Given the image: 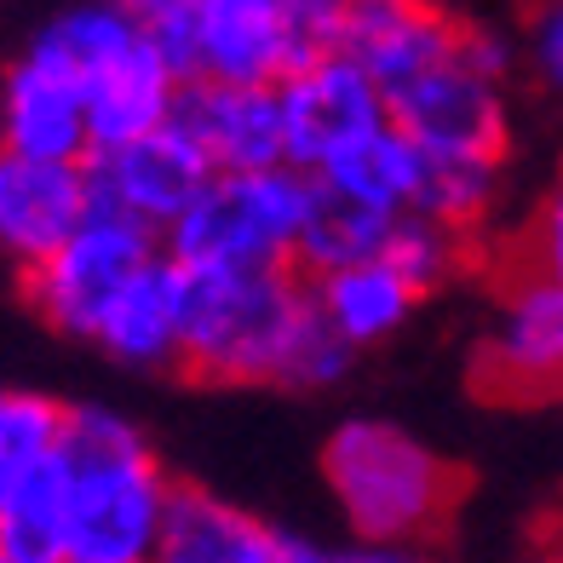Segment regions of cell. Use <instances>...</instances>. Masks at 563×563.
<instances>
[{
	"instance_id": "obj_1",
	"label": "cell",
	"mask_w": 563,
	"mask_h": 563,
	"mask_svg": "<svg viewBox=\"0 0 563 563\" xmlns=\"http://www.w3.org/2000/svg\"><path fill=\"white\" fill-rule=\"evenodd\" d=\"M185 345L178 368L208 386H328L351 345L328 328L299 271H185Z\"/></svg>"
},
{
	"instance_id": "obj_2",
	"label": "cell",
	"mask_w": 563,
	"mask_h": 563,
	"mask_svg": "<svg viewBox=\"0 0 563 563\" xmlns=\"http://www.w3.org/2000/svg\"><path fill=\"white\" fill-rule=\"evenodd\" d=\"M58 460L69 477L64 563H150L173 483L133 426L110 408H69Z\"/></svg>"
},
{
	"instance_id": "obj_3",
	"label": "cell",
	"mask_w": 563,
	"mask_h": 563,
	"mask_svg": "<svg viewBox=\"0 0 563 563\" xmlns=\"http://www.w3.org/2000/svg\"><path fill=\"white\" fill-rule=\"evenodd\" d=\"M322 477L363 547H426L472 489L454 460L391 420H345L322 449Z\"/></svg>"
},
{
	"instance_id": "obj_4",
	"label": "cell",
	"mask_w": 563,
	"mask_h": 563,
	"mask_svg": "<svg viewBox=\"0 0 563 563\" xmlns=\"http://www.w3.org/2000/svg\"><path fill=\"white\" fill-rule=\"evenodd\" d=\"M311 178L294 167L276 173H219L196 208L167 230V260L185 271H294Z\"/></svg>"
},
{
	"instance_id": "obj_5",
	"label": "cell",
	"mask_w": 563,
	"mask_h": 563,
	"mask_svg": "<svg viewBox=\"0 0 563 563\" xmlns=\"http://www.w3.org/2000/svg\"><path fill=\"white\" fill-rule=\"evenodd\" d=\"M150 260H156V236L133 219H115L92 208L87 224L35 271H23V299L35 311L64 328V334H98V322L115 305V294L133 282Z\"/></svg>"
},
{
	"instance_id": "obj_6",
	"label": "cell",
	"mask_w": 563,
	"mask_h": 563,
	"mask_svg": "<svg viewBox=\"0 0 563 563\" xmlns=\"http://www.w3.org/2000/svg\"><path fill=\"white\" fill-rule=\"evenodd\" d=\"M276 98H282V126H288V167L305 178L328 173L356 144H368L374 133L391 126L386 92L345 53H322L311 64H299L276 87Z\"/></svg>"
},
{
	"instance_id": "obj_7",
	"label": "cell",
	"mask_w": 563,
	"mask_h": 563,
	"mask_svg": "<svg viewBox=\"0 0 563 563\" xmlns=\"http://www.w3.org/2000/svg\"><path fill=\"white\" fill-rule=\"evenodd\" d=\"M208 156L178 133V126H162L126 150H110V156H87V185H92V208H104L115 219L144 224L150 236H167V230L196 208V196L213 185Z\"/></svg>"
},
{
	"instance_id": "obj_8",
	"label": "cell",
	"mask_w": 563,
	"mask_h": 563,
	"mask_svg": "<svg viewBox=\"0 0 563 563\" xmlns=\"http://www.w3.org/2000/svg\"><path fill=\"white\" fill-rule=\"evenodd\" d=\"M386 104H391V126L415 150H426V156H472V162H495V167L506 156L500 92L460 58L386 92Z\"/></svg>"
},
{
	"instance_id": "obj_9",
	"label": "cell",
	"mask_w": 563,
	"mask_h": 563,
	"mask_svg": "<svg viewBox=\"0 0 563 563\" xmlns=\"http://www.w3.org/2000/svg\"><path fill=\"white\" fill-rule=\"evenodd\" d=\"M472 391L506 408L563 397V288L529 282L506 294L500 334L483 340L472 356Z\"/></svg>"
},
{
	"instance_id": "obj_10",
	"label": "cell",
	"mask_w": 563,
	"mask_h": 563,
	"mask_svg": "<svg viewBox=\"0 0 563 563\" xmlns=\"http://www.w3.org/2000/svg\"><path fill=\"white\" fill-rule=\"evenodd\" d=\"M213 173H276L288 167V126H282L276 87H178L173 121Z\"/></svg>"
},
{
	"instance_id": "obj_11",
	"label": "cell",
	"mask_w": 563,
	"mask_h": 563,
	"mask_svg": "<svg viewBox=\"0 0 563 563\" xmlns=\"http://www.w3.org/2000/svg\"><path fill=\"white\" fill-rule=\"evenodd\" d=\"M328 552L294 529H271L196 483H173L162 541L150 563H322Z\"/></svg>"
},
{
	"instance_id": "obj_12",
	"label": "cell",
	"mask_w": 563,
	"mask_h": 563,
	"mask_svg": "<svg viewBox=\"0 0 563 563\" xmlns=\"http://www.w3.org/2000/svg\"><path fill=\"white\" fill-rule=\"evenodd\" d=\"M460 35H466V23H454L431 0H356L334 35V53L374 75L379 92H397L415 75L449 64L460 53Z\"/></svg>"
},
{
	"instance_id": "obj_13",
	"label": "cell",
	"mask_w": 563,
	"mask_h": 563,
	"mask_svg": "<svg viewBox=\"0 0 563 563\" xmlns=\"http://www.w3.org/2000/svg\"><path fill=\"white\" fill-rule=\"evenodd\" d=\"M305 64L276 0H196V69L213 87H282Z\"/></svg>"
},
{
	"instance_id": "obj_14",
	"label": "cell",
	"mask_w": 563,
	"mask_h": 563,
	"mask_svg": "<svg viewBox=\"0 0 563 563\" xmlns=\"http://www.w3.org/2000/svg\"><path fill=\"white\" fill-rule=\"evenodd\" d=\"M92 213V185L87 162H30L0 150V247L12 253L23 271H35L41 260L75 236Z\"/></svg>"
},
{
	"instance_id": "obj_15",
	"label": "cell",
	"mask_w": 563,
	"mask_h": 563,
	"mask_svg": "<svg viewBox=\"0 0 563 563\" xmlns=\"http://www.w3.org/2000/svg\"><path fill=\"white\" fill-rule=\"evenodd\" d=\"M0 150L30 162H69L81 167L92 156L87 133V87L75 75L53 69L46 58H18L0 87Z\"/></svg>"
},
{
	"instance_id": "obj_16",
	"label": "cell",
	"mask_w": 563,
	"mask_h": 563,
	"mask_svg": "<svg viewBox=\"0 0 563 563\" xmlns=\"http://www.w3.org/2000/svg\"><path fill=\"white\" fill-rule=\"evenodd\" d=\"M178 104V75L167 69V58L150 46V35L121 53L98 81L87 87V133H92V156L126 150L150 133H162Z\"/></svg>"
},
{
	"instance_id": "obj_17",
	"label": "cell",
	"mask_w": 563,
	"mask_h": 563,
	"mask_svg": "<svg viewBox=\"0 0 563 563\" xmlns=\"http://www.w3.org/2000/svg\"><path fill=\"white\" fill-rule=\"evenodd\" d=\"M185 294H190L185 265H173L167 253H156V260L115 294V305L104 311L92 340L110 356L139 363V368L178 363V345H185Z\"/></svg>"
},
{
	"instance_id": "obj_18",
	"label": "cell",
	"mask_w": 563,
	"mask_h": 563,
	"mask_svg": "<svg viewBox=\"0 0 563 563\" xmlns=\"http://www.w3.org/2000/svg\"><path fill=\"white\" fill-rule=\"evenodd\" d=\"M391 213L368 208L334 185L311 178V201H305V224H299V247H294V271L305 282H322L334 271H351V265H368L386 253L391 242Z\"/></svg>"
},
{
	"instance_id": "obj_19",
	"label": "cell",
	"mask_w": 563,
	"mask_h": 563,
	"mask_svg": "<svg viewBox=\"0 0 563 563\" xmlns=\"http://www.w3.org/2000/svg\"><path fill=\"white\" fill-rule=\"evenodd\" d=\"M311 294L322 305L328 328H334L351 351L386 340L391 328L415 311V299H420L386 260H368V265H351V271L322 276V282H311Z\"/></svg>"
},
{
	"instance_id": "obj_20",
	"label": "cell",
	"mask_w": 563,
	"mask_h": 563,
	"mask_svg": "<svg viewBox=\"0 0 563 563\" xmlns=\"http://www.w3.org/2000/svg\"><path fill=\"white\" fill-rule=\"evenodd\" d=\"M139 41H144V30L115 7V0H92V7H75L58 23H46L30 53L46 58L53 69H64V75H75L81 87H92L98 75H104L121 53H133Z\"/></svg>"
},
{
	"instance_id": "obj_21",
	"label": "cell",
	"mask_w": 563,
	"mask_h": 563,
	"mask_svg": "<svg viewBox=\"0 0 563 563\" xmlns=\"http://www.w3.org/2000/svg\"><path fill=\"white\" fill-rule=\"evenodd\" d=\"M69 529V477L53 454L0 511V563H64Z\"/></svg>"
},
{
	"instance_id": "obj_22",
	"label": "cell",
	"mask_w": 563,
	"mask_h": 563,
	"mask_svg": "<svg viewBox=\"0 0 563 563\" xmlns=\"http://www.w3.org/2000/svg\"><path fill=\"white\" fill-rule=\"evenodd\" d=\"M322 185H334L356 201H368V208L402 219L408 208H415V190H420V150L408 144L397 126H386V133H374L368 144H356L351 156H340L328 173H317Z\"/></svg>"
},
{
	"instance_id": "obj_23",
	"label": "cell",
	"mask_w": 563,
	"mask_h": 563,
	"mask_svg": "<svg viewBox=\"0 0 563 563\" xmlns=\"http://www.w3.org/2000/svg\"><path fill=\"white\" fill-rule=\"evenodd\" d=\"M64 415L69 408H58L53 397L0 391V511H7V500L58 454Z\"/></svg>"
},
{
	"instance_id": "obj_24",
	"label": "cell",
	"mask_w": 563,
	"mask_h": 563,
	"mask_svg": "<svg viewBox=\"0 0 563 563\" xmlns=\"http://www.w3.org/2000/svg\"><path fill=\"white\" fill-rule=\"evenodd\" d=\"M495 196V162H472V156H426L420 150V190L408 213H426L460 236H472V224L483 219Z\"/></svg>"
},
{
	"instance_id": "obj_25",
	"label": "cell",
	"mask_w": 563,
	"mask_h": 563,
	"mask_svg": "<svg viewBox=\"0 0 563 563\" xmlns=\"http://www.w3.org/2000/svg\"><path fill=\"white\" fill-rule=\"evenodd\" d=\"M379 260H386L415 294H431V288H443L460 265H472V236H460V230L426 219V213H402L391 224V242Z\"/></svg>"
},
{
	"instance_id": "obj_26",
	"label": "cell",
	"mask_w": 563,
	"mask_h": 563,
	"mask_svg": "<svg viewBox=\"0 0 563 563\" xmlns=\"http://www.w3.org/2000/svg\"><path fill=\"white\" fill-rule=\"evenodd\" d=\"M489 276L500 282V294L529 288V282H552V288H563V185L547 196V208L529 219L523 236H511L495 253Z\"/></svg>"
},
{
	"instance_id": "obj_27",
	"label": "cell",
	"mask_w": 563,
	"mask_h": 563,
	"mask_svg": "<svg viewBox=\"0 0 563 563\" xmlns=\"http://www.w3.org/2000/svg\"><path fill=\"white\" fill-rule=\"evenodd\" d=\"M276 7L288 12L294 35H299V53H305V64H311L322 53H334V35H340V23H345V12L356 7V0H276Z\"/></svg>"
},
{
	"instance_id": "obj_28",
	"label": "cell",
	"mask_w": 563,
	"mask_h": 563,
	"mask_svg": "<svg viewBox=\"0 0 563 563\" xmlns=\"http://www.w3.org/2000/svg\"><path fill=\"white\" fill-rule=\"evenodd\" d=\"M115 7L133 18L144 35H156V30H167V23L190 18V12H196V0H115Z\"/></svg>"
},
{
	"instance_id": "obj_29",
	"label": "cell",
	"mask_w": 563,
	"mask_h": 563,
	"mask_svg": "<svg viewBox=\"0 0 563 563\" xmlns=\"http://www.w3.org/2000/svg\"><path fill=\"white\" fill-rule=\"evenodd\" d=\"M541 64L563 87V0H547V12H541Z\"/></svg>"
},
{
	"instance_id": "obj_30",
	"label": "cell",
	"mask_w": 563,
	"mask_h": 563,
	"mask_svg": "<svg viewBox=\"0 0 563 563\" xmlns=\"http://www.w3.org/2000/svg\"><path fill=\"white\" fill-rule=\"evenodd\" d=\"M340 563H431L426 547H356Z\"/></svg>"
},
{
	"instance_id": "obj_31",
	"label": "cell",
	"mask_w": 563,
	"mask_h": 563,
	"mask_svg": "<svg viewBox=\"0 0 563 563\" xmlns=\"http://www.w3.org/2000/svg\"><path fill=\"white\" fill-rule=\"evenodd\" d=\"M541 563H563V523L552 529V541H547V558Z\"/></svg>"
},
{
	"instance_id": "obj_32",
	"label": "cell",
	"mask_w": 563,
	"mask_h": 563,
	"mask_svg": "<svg viewBox=\"0 0 563 563\" xmlns=\"http://www.w3.org/2000/svg\"><path fill=\"white\" fill-rule=\"evenodd\" d=\"M322 563H340V558H334V552H328V558H322Z\"/></svg>"
}]
</instances>
